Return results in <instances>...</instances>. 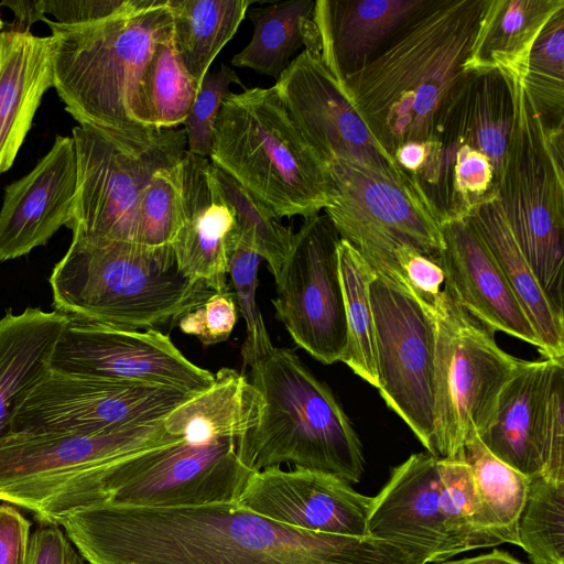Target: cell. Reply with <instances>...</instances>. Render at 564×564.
<instances>
[{
	"label": "cell",
	"instance_id": "9a60e30c",
	"mask_svg": "<svg viewBox=\"0 0 564 564\" xmlns=\"http://www.w3.org/2000/svg\"><path fill=\"white\" fill-rule=\"evenodd\" d=\"M339 241L325 213L304 219L275 278L272 300L293 341L325 365L340 361L348 344Z\"/></svg>",
	"mask_w": 564,
	"mask_h": 564
},
{
	"label": "cell",
	"instance_id": "f35d334b",
	"mask_svg": "<svg viewBox=\"0 0 564 564\" xmlns=\"http://www.w3.org/2000/svg\"><path fill=\"white\" fill-rule=\"evenodd\" d=\"M232 84L245 87L237 73L224 64L217 72H208L204 76L189 113L183 123L186 150L189 153L209 158L216 120L224 101L231 94L229 87Z\"/></svg>",
	"mask_w": 564,
	"mask_h": 564
},
{
	"label": "cell",
	"instance_id": "4316f807",
	"mask_svg": "<svg viewBox=\"0 0 564 564\" xmlns=\"http://www.w3.org/2000/svg\"><path fill=\"white\" fill-rule=\"evenodd\" d=\"M479 234L542 345L544 359L564 361V315L547 301L523 258L498 200L485 202L465 217Z\"/></svg>",
	"mask_w": 564,
	"mask_h": 564
},
{
	"label": "cell",
	"instance_id": "4dcf8cb0",
	"mask_svg": "<svg viewBox=\"0 0 564 564\" xmlns=\"http://www.w3.org/2000/svg\"><path fill=\"white\" fill-rule=\"evenodd\" d=\"M338 261L348 334L347 348L340 361L377 388L376 329L369 292L375 271L358 251L341 238Z\"/></svg>",
	"mask_w": 564,
	"mask_h": 564
},
{
	"label": "cell",
	"instance_id": "52a82bcc",
	"mask_svg": "<svg viewBox=\"0 0 564 564\" xmlns=\"http://www.w3.org/2000/svg\"><path fill=\"white\" fill-rule=\"evenodd\" d=\"M209 159L279 219H307L330 204L327 166L302 137L274 86L227 97Z\"/></svg>",
	"mask_w": 564,
	"mask_h": 564
},
{
	"label": "cell",
	"instance_id": "f6af8a7d",
	"mask_svg": "<svg viewBox=\"0 0 564 564\" xmlns=\"http://www.w3.org/2000/svg\"><path fill=\"white\" fill-rule=\"evenodd\" d=\"M85 561L56 525L43 524L30 535L28 564H86Z\"/></svg>",
	"mask_w": 564,
	"mask_h": 564
},
{
	"label": "cell",
	"instance_id": "83f0119b",
	"mask_svg": "<svg viewBox=\"0 0 564 564\" xmlns=\"http://www.w3.org/2000/svg\"><path fill=\"white\" fill-rule=\"evenodd\" d=\"M564 0H485L465 72L498 68L523 76L533 43Z\"/></svg>",
	"mask_w": 564,
	"mask_h": 564
},
{
	"label": "cell",
	"instance_id": "277c9868",
	"mask_svg": "<svg viewBox=\"0 0 564 564\" xmlns=\"http://www.w3.org/2000/svg\"><path fill=\"white\" fill-rule=\"evenodd\" d=\"M44 22L54 37V88L79 123L142 139L140 82L156 44L173 33L167 0H135L108 21L74 28Z\"/></svg>",
	"mask_w": 564,
	"mask_h": 564
},
{
	"label": "cell",
	"instance_id": "60d3db41",
	"mask_svg": "<svg viewBox=\"0 0 564 564\" xmlns=\"http://www.w3.org/2000/svg\"><path fill=\"white\" fill-rule=\"evenodd\" d=\"M564 361L551 375L541 434L542 477L564 481Z\"/></svg>",
	"mask_w": 564,
	"mask_h": 564
},
{
	"label": "cell",
	"instance_id": "8992f818",
	"mask_svg": "<svg viewBox=\"0 0 564 564\" xmlns=\"http://www.w3.org/2000/svg\"><path fill=\"white\" fill-rule=\"evenodd\" d=\"M250 367L260 400L249 435L251 467L288 463L358 482L365 466L361 444L328 386L288 348L273 346Z\"/></svg>",
	"mask_w": 564,
	"mask_h": 564
},
{
	"label": "cell",
	"instance_id": "ee69618b",
	"mask_svg": "<svg viewBox=\"0 0 564 564\" xmlns=\"http://www.w3.org/2000/svg\"><path fill=\"white\" fill-rule=\"evenodd\" d=\"M30 527L13 505L0 503V564H28Z\"/></svg>",
	"mask_w": 564,
	"mask_h": 564
},
{
	"label": "cell",
	"instance_id": "3957f363",
	"mask_svg": "<svg viewBox=\"0 0 564 564\" xmlns=\"http://www.w3.org/2000/svg\"><path fill=\"white\" fill-rule=\"evenodd\" d=\"M485 0H429L340 86L386 152L425 142L465 74ZM394 159V158H393Z\"/></svg>",
	"mask_w": 564,
	"mask_h": 564
},
{
	"label": "cell",
	"instance_id": "ba28073f",
	"mask_svg": "<svg viewBox=\"0 0 564 564\" xmlns=\"http://www.w3.org/2000/svg\"><path fill=\"white\" fill-rule=\"evenodd\" d=\"M367 535L445 562L475 549L511 543L484 507L464 452L412 454L372 497Z\"/></svg>",
	"mask_w": 564,
	"mask_h": 564
},
{
	"label": "cell",
	"instance_id": "44dd1931",
	"mask_svg": "<svg viewBox=\"0 0 564 564\" xmlns=\"http://www.w3.org/2000/svg\"><path fill=\"white\" fill-rule=\"evenodd\" d=\"M177 232L171 242L178 271L216 292L228 290V274L239 234L232 209L212 176L208 158L184 152Z\"/></svg>",
	"mask_w": 564,
	"mask_h": 564
},
{
	"label": "cell",
	"instance_id": "2e32d148",
	"mask_svg": "<svg viewBox=\"0 0 564 564\" xmlns=\"http://www.w3.org/2000/svg\"><path fill=\"white\" fill-rule=\"evenodd\" d=\"M369 292L376 329L377 389L433 454V316L406 290L381 274L375 273Z\"/></svg>",
	"mask_w": 564,
	"mask_h": 564
},
{
	"label": "cell",
	"instance_id": "bcb514c9",
	"mask_svg": "<svg viewBox=\"0 0 564 564\" xmlns=\"http://www.w3.org/2000/svg\"><path fill=\"white\" fill-rule=\"evenodd\" d=\"M442 564H524L511 554L501 550H494L490 553L475 557H466L457 561L443 562Z\"/></svg>",
	"mask_w": 564,
	"mask_h": 564
},
{
	"label": "cell",
	"instance_id": "7dc6e473",
	"mask_svg": "<svg viewBox=\"0 0 564 564\" xmlns=\"http://www.w3.org/2000/svg\"><path fill=\"white\" fill-rule=\"evenodd\" d=\"M2 28H3V21H2L1 15H0V32H1Z\"/></svg>",
	"mask_w": 564,
	"mask_h": 564
},
{
	"label": "cell",
	"instance_id": "d6986e66",
	"mask_svg": "<svg viewBox=\"0 0 564 564\" xmlns=\"http://www.w3.org/2000/svg\"><path fill=\"white\" fill-rule=\"evenodd\" d=\"M372 497L348 481L318 470L271 466L253 471L237 503L262 517L301 530L368 536Z\"/></svg>",
	"mask_w": 564,
	"mask_h": 564
},
{
	"label": "cell",
	"instance_id": "d6a6232c",
	"mask_svg": "<svg viewBox=\"0 0 564 564\" xmlns=\"http://www.w3.org/2000/svg\"><path fill=\"white\" fill-rule=\"evenodd\" d=\"M212 176L221 197L232 209L239 242L267 261L275 279L291 248V228L285 227L261 200L213 163Z\"/></svg>",
	"mask_w": 564,
	"mask_h": 564
},
{
	"label": "cell",
	"instance_id": "9c48e42d",
	"mask_svg": "<svg viewBox=\"0 0 564 564\" xmlns=\"http://www.w3.org/2000/svg\"><path fill=\"white\" fill-rule=\"evenodd\" d=\"M509 74L514 121L497 200L547 301L564 315V127H545L521 75Z\"/></svg>",
	"mask_w": 564,
	"mask_h": 564
},
{
	"label": "cell",
	"instance_id": "e575fe53",
	"mask_svg": "<svg viewBox=\"0 0 564 564\" xmlns=\"http://www.w3.org/2000/svg\"><path fill=\"white\" fill-rule=\"evenodd\" d=\"M477 494L497 525L518 545L517 522L530 478L494 456L476 435L464 446Z\"/></svg>",
	"mask_w": 564,
	"mask_h": 564
},
{
	"label": "cell",
	"instance_id": "ac0fdd59",
	"mask_svg": "<svg viewBox=\"0 0 564 564\" xmlns=\"http://www.w3.org/2000/svg\"><path fill=\"white\" fill-rule=\"evenodd\" d=\"M273 86L302 137L326 166L346 161L393 180L412 177L378 143L317 52L304 48Z\"/></svg>",
	"mask_w": 564,
	"mask_h": 564
},
{
	"label": "cell",
	"instance_id": "6da1fadb",
	"mask_svg": "<svg viewBox=\"0 0 564 564\" xmlns=\"http://www.w3.org/2000/svg\"><path fill=\"white\" fill-rule=\"evenodd\" d=\"M55 525L89 564H427L398 543L301 530L237 501L97 505L62 514Z\"/></svg>",
	"mask_w": 564,
	"mask_h": 564
},
{
	"label": "cell",
	"instance_id": "74e56055",
	"mask_svg": "<svg viewBox=\"0 0 564 564\" xmlns=\"http://www.w3.org/2000/svg\"><path fill=\"white\" fill-rule=\"evenodd\" d=\"M261 260L258 253L238 240L230 259L228 274L238 312L246 323L247 337L242 346V358L243 364L249 366L273 347L256 302Z\"/></svg>",
	"mask_w": 564,
	"mask_h": 564
},
{
	"label": "cell",
	"instance_id": "7402d4cb",
	"mask_svg": "<svg viewBox=\"0 0 564 564\" xmlns=\"http://www.w3.org/2000/svg\"><path fill=\"white\" fill-rule=\"evenodd\" d=\"M440 262L455 299L491 329L521 339L541 352L542 345L517 302L488 247L467 220L442 225Z\"/></svg>",
	"mask_w": 564,
	"mask_h": 564
},
{
	"label": "cell",
	"instance_id": "30bf717a",
	"mask_svg": "<svg viewBox=\"0 0 564 564\" xmlns=\"http://www.w3.org/2000/svg\"><path fill=\"white\" fill-rule=\"evenodd\" d=\"M433 319V455L455 457L490 422L505 382L520 364L502 350L495 330L467 311L445 285Z\"/></svg>",
	"mask_w": 564,
	"mask_h": 564
},
{
	"label": "cell",
	"instance_id": "e0dca14e",
	"mask_svg": "<svg viewBox=\"0 0 564 564\" xmlns=\"http://www.w3.org/2000/svg\"><path fill=\"white\" fill-rule=\"evenodd\" d=\"M50 371L116 381L143 382L202 393L216 376L189 361L169 335L130 330L68 317Z\"/></svg>",
	"mask_w": 564,
	"mask_h": 564
},
{
	"label": "cell",
	"instance_id": "7a4b0ae2",
	"mask_svg": "<svg viewBox=\"0 0 564 564\" xmlns=\"http://www.w3.org/2000/svg\"><path fill=\"white\" fill-rule=\"evenodd\" d=\"M215 376L212 388L173 410L176 437L109 466L87 507L167 508L238 500L256 471L248 444L260 400L238 371L221 368Z\"/></svg>",
	"mask_w": 564,
	"mask_h": 564
},
{
	"label": "cell",
	"instance_id": "8fae6325",
	"mask_svg": "<svg viewBox=\"0 0 564 564\" xmlns=\"http://www.w3.org/2000/svg\"><path fill=\"white\" fill-rule=\"evenodd\" d=\"M77 185L73 237L133 243L141 194L153 174L186 151L185 130L131 139L78 124L73 128Z\"/></svg>",
	"mask_w": 564,
	"mask_h": 564
},
{
	"label": "cell",
	"instance_id": "7c38bea8",
	"mask_svg": "<svg viewBox=\"0 0 564 564\" xmlns=\"http://www.w3.org/2000/svg\"><path fill=\"white\" fill-rule=\"evenodd\" d=\"M327 171L332 199L324 212L375 273L400 286L393 251L403 243L440 259L443 223L412 177L398 181L346 161Z\"/></svg>",
	"mask_w": 564,
	"mask_h": 564
},
{
	"label": "cell",
	"instance_id": "5b68a950",
	"mask_svg": "<svg viewBox=\"0 0 564 564\" xmlns=\"http://www.w3.org/2000/svg\"><path fill=\"white\" fill-rule=\"evenodd\" d=\"M48 281L56 312L130 330L178 322L216 292L178 271L171 246L82 237H73Z\"/></svg>",
	"mask_w": 564,
	"mask_h": 564
},
{
	"label": "cell",
	"instance_id": "f546056e",
	"mask_svg": "<svg viewBox=\"0 0 564 564\" xmlns=\"http://www.w3.org/2000/svg\"><path fill=\"white\" fill-rule=\"evenodd\" d=\"M250 0H167L175 50L200 85L220 50L231 40Z\"/></svg>",
	"mask_w": 564,
	"mask_h": 564
},
{
	"label": "cell",
	"instance_id": "d4e9b609",
	"mask_svg": "<svg viewBox=\"0 0 564 564\" xmlns=\"http://www.w3.org/2000/svg\"><path fill=\"white\" fill-rule=\"evenodd\" d=\"M54 37L0 32V174L13 164L44 94L54 87Z\"/></svg>",
	"mask_w": 564,
	"mask_h": 564
},
{
	"label": "cell",
	"instance_id": "5bb4252c",
	"mask_svg": "<svg viewBox=\"0 0 564 564\" xmlns=\"http://www.w3.org/2000/svg\"><path fill=\"white\" fill-rule=\"evenodd\" d=\"M513 121L512 76L498 68L465 72L437 112L424 162L412 176L443 224L452 216L456 151L466 145L485 154L500 182Z\"/></svg>",
	"mask_w": 564,
	"mask_h": 564
},
{
	"label": "cell",
	"instance_id": "1f68e13d",
	"mask_svg": "<svg viewBox=\"0 0 564 564\" xmlns=\"http://www.w3.org/2000/svg\"><path fill=\"white\" fill-rule=\"evenodd\" d=\"M199 86L181 61L173 33L159 42L140 82V102L148 127L167 130L184 123Z\"/></svg>",
	"mask_w": 564,
	"mask_h": 564
},
{
	"label": "cell",
	"instance_id": "836d02e7",
	"mask_svg": "<svg viewBox=\"0 0 564 564\" xmlns=\"http://www.w3.org/2000/svg\"><path fill=\"white\" fill-rule=\"evenodd\" d=\"M517 540L533 564H564V481L530 479Z\"/></svg>",
	"mask_w": 564,
	"mask_h": 564
},
{
	"label": "cell",
	"instance_id": "7bdbcfd3",
	"mask_svg": "<svg viewBox=\"0 0 564 564\" xmlns=\"http://www.w3.org/2000/svg\"><path fill=\"white\" fill-rule=\"evenodd\" d=\"M135 0H36L42 18L52 15L53 24L62 28L91 25L127 12Z\"/></svg>",
	"mask_w": 564,
	"mask_h": 564
},
{
	"label": "cell",
	"instance_id": "f1b7e54d",
	"mask_svg": "<svg viewBox=\"0 0 564 564\" xmlns=\"http://www.w3.org/2000/svg\"><path fill=\"white\" fill-rule=\"evenodd\" d=\"M315 2L290 0L252 8L248 14L253 24L251 40L231 64L278 79L301 47L317 50Z\"/></svg>",
	"mask_w": 564,
	"mask_h": 564
},
{
	"label": "cell",
	"instance_id": "484cf974",
	"mask_svg": "<svg viewBox=\"0 0 564 564\" xmlns=\"http://www.w3.org/2000/svg\"><path fill=\"white\" fill-rule=\"evenodd\" d=\"M67 322L63 313L33 307L0 318V438L11 434L15 410L48 373Z\"/></svg>",
	"mask_w": 564,
	"mask_h": 564
},
{
	"label": "cell",
	"instance_id": "cb8c5ba5",
	"mask_svg": "<svg viewBox=\"0 0 564 564\" xmlns=\"http://www.w3.org/2000/svg\"><path fill=\"white\" fill-rule=\"evenodd\" d=\"M557 361L521 359L499 392L490 422L477 435L494 456L530 479L542 477V424Z\"/></svg>",
	"mask_w": 564,
	"mask_h": 564
},
{
	"label": "cell",
	"instance_id": "ab89813d",
	"mask_svg": "<svg viewBox=\"0 0 564 564\" xmlns=\"http://www.w3.org/2000/svg\"><path fill=\"white\" fill-rule=\"evenodd\" d=\"M400 286L413 295L433 315L446 285L438 258L423 253L409 243L393 251Z\"/></svg>",
	"mask_w": 564,
	"mask_h": 564
},
{
	"label": "cell",
	"instance_id": "b9f144b4",
	"mask_svg": "<svg viewBox=\"0 0 564 564\" xmlns=\"http://www.w3.org/2000/svg\"><path fill=\"white\" fill-rule=\"evenodd\" d=\"M238 318V308L232 291L215 292L204 304L185 314L178 321L180 329L198 337L204 346L226 341Z\"/></svg>",
	"mask_w": 564,
	"mask_h": 564
},
{
	"label": "cell",
	"instance_id": "4fadbf2b",
	"mask_svg": "<svg viewBox=\"0 0 564 564\" xmlns=\"http://www.w3.org/2000/svg\"><path fill=\"white\" fill-rule=\"evenodd\" d=\"M195 395L165 386L48 371L15 410L11 433H112L165 417Z\"/></svg>",
	"mask_w": 564,
	"mask_h": 564
},
{
	"label": "cell",
	"instance_id": "ffe728a7",
	"mask_svg": "<svg viewBox=\"0 0 564 564\" xmlns=\"http://www.w3.org/2000/svg\"><path fill=\"white\" fill-rule=\"evenodd\" d=\"M77 165L74 140L57 134L48 152L4 188L0 208V261L46 245L74 215Z\"/></svg>",
	"mask_w": 564,
	"mask_h": 564
},
{
	"label": "cell",
	"instance_id": "8d00e7d4",
	"mask_svg": "<svg viewBox=\"0 0 564 564\" xmlns=\"http://www.w3.org/2000/svg\"><path fill=\"white\" fill-rule=\"evenodd\" d=\"M181 160L158 170L143 189L135 214L133 243L149 248L171 246L181 218Z\"/></svg>",
	"mask_w": 564,
	"mask_h": 564
},
{
	"label": "cell",
	"instance_id": "d590c367",
	"mask_svg": "<svg viewBox=\"0 0 564 564\" xmlns=\"http://www.w3.org/2000/svg\"><path fill=\"white\" fill-rule=\"evenodd\" d=\"M521 77L543 124L564 127V8L538 35Z\"/></svg>",
	"mask_w": 564,
	"mask_h": 564
},
{
	"label": "cell",
	"instance_id": "603a6c76",
	"mask_svg": "<svg viewBox=\"0 0 564 564\" xmlns=\"http://www.w3.org/2000/svg\"><path fill=\"white\" fill-rule=\"evenodd\" d=\"M429 0H317V53L340 84L366 66Z\"/></svg>",
	"mask_w": 564,
	"mask_h": 564
}]
</instances>
